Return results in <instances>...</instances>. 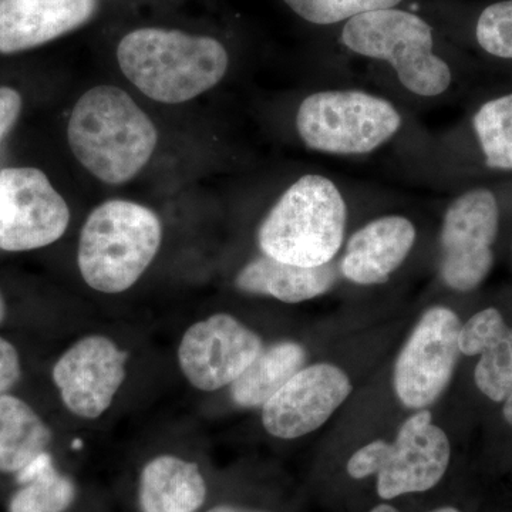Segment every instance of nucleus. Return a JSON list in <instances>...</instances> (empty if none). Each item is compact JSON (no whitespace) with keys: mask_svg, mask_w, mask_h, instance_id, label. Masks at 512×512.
I'll return each instance as SVG.
<instances>
[{"mask_svg":"<svg viewBox=\"0 0 512 512\" xmlns=\"http://www.w3.org/2000/svg\"><path fill=\"white\" fill-rule=\"evenodd\" d=\"M74 157L103 183L133 180L157 147L146 111L116 86H96L77 100L67 126Z\"/></svg>","mask_w":512,"mask_h":512,"instance_id":"obj_1","label":"nucleus"},{"mask_svg":"<svg viewBox=\"0 0 512 512\" xmlns=\"http://www.w3.org/2000/svg\"><path fill=\"white\" fill-rule=\"evenodd\" d=\"M117 60L141 93L165 104L185 103L221 82L229 57L218 40L146 28L123 37Z\"/></svg>","mask_w":512,"mask_h":512,"instance_id":"obj_2","label":"nucleus"},{"mask_svg":"<svg viewBox=\"0 0 512 512\" xmlns=\"http://www.w3.org/2000/svg\"><path fill=\"white\" fill-rule=\"evenodd\" d=\"M345 200L333 181L305 175L284 192L259 227L262 254L286 264L320 266L338 255L345 237Z\"/></svg>","mask_w":512,"mask_h":512,"instance_id":"obj_3","label":"nucleus"},{"mask_svg":"<svg viewBox=\"0 0 512 512\" xmlns=\"http://www.w3.org/2000/svg\"><path fill=\"white\" fill-rule=\"evenodd\" d=\"M163 239L156 212L137 202L111 200L99 205L80 234V274L101 293L130 289L154 261Z\"/></svg>","mask_w":512,"mask_h":512,"instance_id":"obj_4","label":"nucleus"},{"mask_svg":"<svg viewBox=\"0 0 512 512\" xmlns=\"http://www.w3.org/2000/svg\"><path fill=\"white\" fill-rule=\"evenodd\" d=\"M342 42L357 55L392 64L409 92L436 97L450 87V67L434 55L433 30L413 13L397 9L373 10L349 19Z\"/></svg>","mask_w":512,"mask_h":512,"instance_id":"obj_5","label":"nucleus"},{"mask_svg":"<svg viewBox=\"0 0 512 512\" xmlns=\"http://www.w3.org/2000/svg\"><path fill=\"white\" fill-rule=\"evenodd\" d=\"M450 458L446 431L424 409L404 421L394 441L376 440L359 448L346 468L355 480L376 476L377 494L389 501L436 487L447 473Z\"/></svg>","mask_w":512,"mask_h":512,"instance_id":"obj_6","label":"nucleus"},{"mask_svg":"<svg viewBox=\"0 0 512 512\" xmlns=\"http://www.w3.org/2000/svg\"><path fill=\"white\" fill-rule=\"evenodd\" d=\"M400 126L402 117L390 101L357 90L312 94L296 114V128L306 147L340 156L372 153Z\"/></svg>","mask_w":512,"mask_h":512,"instance_id":"obj_7","label":"nucleus"},{"mask_svg":"<svg viewBox=\"0 0 512 512\" xmlns=\"http://www.w3.org/2000/svg\"><path fill=\"white\" fill-rule=\"evenodd\" d=\"M461 326L457 313L446 306L421 316L394 366V392L404 407L427 409L447 389L461 355Z\"/></svg>","mask_w":512,"mask_h":512,"instance_id":"obj_8","label":"nucleus"},{"mask_svg":"<svg viewBox=\"0 0 512 512\" xmlns=\"http://www.w3.org/2000/svg\"><path fill=\"white\" fill-rule=\"evenodd\" d=\"M498 228L500 208L487 188L464 192L451 202L440 235V272L448 288L471 292L483 284L493 269Z\"/></svg>","mask_w":512,"mask_h":512,"instance_id":"obj_9","label":"nucleus"},{"mask_svg":"<svg viewBox=\"0 0 512 512\" xmlns=\"http://www.w3.org/2000/svg\"><path fill=\"white\" fill-rule=\"evenodd\" d=\"M70 222L67 202L37 168L0 171V249L32 251L63 237Z\"/></svg>","mask_w":512,"mask_h":512,"instance_id":"obj_10","label":"nucleus"},{"mask_svg":"<svg viewBox=\"0 0 512 512\" xmlns=\"http://www.w3.org/2000/svg\"><path fill=\"white\" fill-rule=\"evenodd\" d=\"M264 349L262 339L227 313L192 325L181 339L178 363L195 389L215 392L231 386Z\"/></svg>","mask_w":512,"mask_h":512,"instance_id":"obj_11","label":"nucleus"},{"mask_svg":"<svg viewBox=\"0 0 512 512\" xmlns=\"http://www.w3.org/2000/svg\"><path fill=\"white\" fill-rule=\"evenodd\" d=\"M127 353L106 336L80 339L57 360L53 382L74 416L94 420L109 410L126 380Z\"/></svg>","mask_w":512,"mask_h":512,"instance_id":"obj_12","label":"nucleus"},{"mask_svg":"<svg viewBox=\"0 0 512 512\" xmlns=\"http://www.w3.org/2000/svg\"><path fill=\"white\" fill-rule=\"evenodd\" d=\"M350 393L349 376L338 366L302 367L262 407V424L276 439H299L322 427Z\"/></svg>","mask_w":512,"mask_h":512,"instance_id":"obj_13","label":"nucleus"},{"mask_svg":"<svg viewBox=\"0 0 512 512\" xmlns=\"http://www.w3.org/2000/svg\"><path fill=\"white\" fill-rule=\"evenodd\" d=\"M97 0H0V53L33 49L80 28Z\"/></svg>","mask_w":512,"mask_h":512,"instance_id":"obj_14","label":"nucleus"},{"mask_svg":"<svg viewBox=\"0 0 512 512\" xmlns=\"http://www.w3.org/2000/svg\"><path fill=\"white\" fill-rule=\"evenodd\" d=\"M416 241L407 218L392 215L369 222L349 239L340 274L357 285L384 284L403 264Z\"/></svg>","mask_w":512,"mask_h":512,"instance_id":"obj_15","label":"nucleus"},{"mask_svg":"<svg viewBox=\"0 0 512 512\" xmlns=\"http://www.w3.org/2000/svg\"><path fill=\"white\" fill-rule=\"evenodd\" d=\"M461 355L480 356L474 382L481 393L495 403L505 402L512 393V328L498 309L476 313L461 326L458 336Z\"/></svg>","mask_w":512,"mask_h":512,"instance_id":"obj_16","label":"nucleus"},{"mask_svg":"<svg viewBox=\"0 0 512 512\" xmlns=\"http://www.w3.org/2000/svg\"><path fill=\"white\" fill-rule=\"evenodd\" d=\"M207 494L200 466L171 454L148 461L138 480L141 512H198Z\"/></svg>","mask_w":512,"mask_h":512,"instance_id":"obj_17","label":"nucleus"},{"mask_svg":"<svg viewBox=\"0 0 512 512\" xmlns=\"http://www.w3.org/2000/svg\"><path fill=\"white\" fill-rule=\"evenodd\" d=\"M336 281L338 269L333 262L308 268L262 255L239 271L235 286L251 295L271 296L285 303H301L328 292Z\"/></svg>","mask_w":512,"mask_h":512,"instance_id":"obj_18","label":"nucleus"},{"mask_svg":"<svg viewBox=\"0 0 512 512\" xmlns=\"http://www.w3.org/2000/svg\"><path fill=\"white\" fill-rule=\"evenodd\" d=\"M52 430L28 403L0 396V473L18 474L45 453Z\"/></svg>","mask_w":512,"mask_h":512,"instance_id":"obj_19","label":"nucleus"},{"mask_svg":"<svg viewBox=\"0 0 512 512\" xmlns=\"http://www.w3.org/2000/svg\"><path fill=\"white\" fill-rule=\"evenodd\" d=\"M305 362V349L296 342H279L262 349L248 369L231 384L232 400L244 409H262Z\"/></svg>","mask_w":512,"mask_h":512,"instance_id":"obj_20","label":"nucleus"},{"mask_svg":"<svg viewBox=\"0 0 512 512\" xmlns=\"http://www.w3.org/2000/svg\"><path fill=\"white\" fill-rule=\"evenodd\" d=\"M16 476L20 488L10 498L9 512H66L76 501L77 485L46 451Z\"/></svg>","mask_w":512,"mask_h":512,"instance_id":"obj_21","label":"nucleus"},{"mask_svg":"<svg viewBox=\"0 0 512 512\" xmlns=\"http://www.w3.org/2000/svg\"><path fill=\"white\" fill-rule=\"evenodd\" d=\"M473 126L487 167L512 171V93L483 104Z\"/></svg>","mask_w":512,"mask_h":512,"instance_id":"obj_22","label":"nucleus"},{"mask_svg":"<svg viewBox=\"0 0 512 512\" xmlns=\"http://www.w3.org/2000/svg\"><path fill=\"white\" fill-rule=\"evenodd\" d=\"M302 19L315 25H333L373 10L392 9L402 0H284Z\"/></svg>","mask_w":512,"mask_h":512,"instance_id":"obj_23","label":"nucleus"},{"mask_svg":"<svg viewBox=\"0 0 512 512\" xmlns=\"http://www.w3.org/2000/svg\"><path fill=\"white\" fill-rule=\"evenodd\" d=\"M476 32L478 45L488 55L512 59V0L485 8L478 18Z\"/></svg>","mask_w":512,"mask_h":512,"instance_id":"obj_24","label":"nucleus"},{"mask_svg":"<svg viewBox=\"0 0 512 512\" xmlns=\"http://www.w3.org/2000/svg\"><path fill=\"white\" fill-rule=\"evenodd\" d=\"M20 357L9 340L0 338V396L8 392L20 379Z\"/></svg>","mask_w":512,"mask_h":512,"instance_id":"obj_25","label":"nucleus"},{"mask_svg":"<svg viewBox=\"0 0 512 512\" xmlns=\"http://www.w3.org/2000/svg\"><path fill=\"white\" fill-rule=\"evenodd\" d=\"M22 110V97L10 87L0 86V138L13 127Z\"/></svg>","mask_w":512,"mask_h":512,"instance_id":"obj_26","label":"nucleus"},{"mask_svg":"<svg viewBox=\"0 0 512 512\" xmlns=\"http://www.w3.org/2000/svg\"><path fill=\"white\" fill-rule=\"evenodd\" d=\"M207 512H266L259 510H252V508L238 507V505L221 504L215 505Z\"/></svg>","mask_w":512,"mask_h":512,"instance_id":"obj_27","label":"nucleus"},{"mask_svg":"<svg viewBox=\"0 0 512 512\" xmlns=\"http://www.w3.org/2000/svg\"><path fill=\"white\" fill-rule=\"evenodd\" d=\"M370 512H400L399 510H396V508L392 507V505L389 504H380L377 505V507L373 508ZM430 512H460L457 510V508L454 507H441L437 508V510H433Z\"/></svg>","mask_w":512,"mask_h":512,"instance_id":"obj_28","label":"nucleus"},{"mask_svg":"<svg viewBox=\"0 0 512 512\" xmlns=\"http://www.w3.org/2000/svg\"><path fill=\"white\" fill-rule=\"evenodd\" d=\"M503 414L504 419L507 420V423L510 424V426H512V393L504 402Z\"/></svg>","mask_w":512,"mask_h":512,"instance_id":"obj_29","label":"nucleus"},{"mask_svg":"<svg viewBox=\"0 0 512 512\" xmlns=\"http://www.w3.org/2000/svg\"><path fill=\"white\" fill-rule=\"evenodd\" d=\"M6 316V303L5 299H3L2 291H0V323L3 322Z\"/></svg>","mask_w":512,"mask_h":512,"instance_id":"obj_30","label":"nucleus"}]
</instances>
